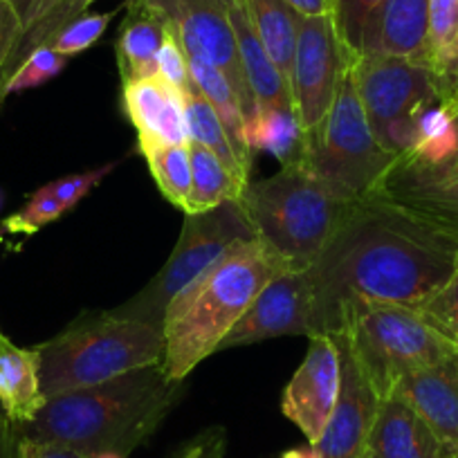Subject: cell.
Instances as JSON below:
<instances>
[{
	"label": "cell",
	"instance_id": "obj_27",
	"mask_svg": "<svg viewBox=\"0 0 458 458\" xmlns=\"http://www.w3.org/2000/svg\"><path fill=\"white\" fill-rule=\"evenodd\" d=\"M427 169H445L458 156V99L436 101L418 117L416 142L404 153Z\"/></svg>",
	"mask_w": 458,
	"mask_h": 458
},
{
	"label": "cell",
	"instance_id": "obj_42",
	"mask_svg": "<svg viewBox=\"0 0 458 458\" xmlns=\"http://www.w3.org/2000/svg\"><path fill=\"white\" fill-rule=\"evenodd\" d=\"M301 16H333L335 0H285Z\"/></svg>",
	"mask_w": 458,
	"mask_h": 458
},
{
	"label": "cell",
	"instance_id": "obj_45",
	"mask_svg": "<svg viewBox=\"0 0 458 458\" xmlns=\"http://www.w3.org/2000/svg\"><path fill=\"white\" fill-rule=\"evenodd\" d=\"M425 169H427V166H425ZM429 171H431V174H436V175H458V156L454 157L452 165L445 166V169H429Z\"/></svg>",
	"mask_w": 458,
	"mask_h": 458
},
{
	"label": "cell",
	"instance_id": "obj_41",
	"mask_svg": "<svg viewBox=\"0 0 458 458\" xmlns=\"http://www.w3.org/2000/svg\"><path fill=\"white\" fill-rule=\"evenodd\" d=\"M227 452V434L220 427L202 431L189 443V458H225Z\"/></svg>",
	"mask_w": 458,
	"mask_h": 458
},
{
	"label": "cell",
	"instance_id": "obj_21",
	"mask_svg": "<svg viewBox=\"0 0 458 458\" xmlns=\"http://www.w3.org/2000/svg\"><path fill=\"white\" fill-rule=\"evenodd\" d=\"M166 19L147 0L126 3L124 23L117 37V65L122 83L148 79L157 74V52L165 38Z\"/></svg>",
	"mask_w": 458,
	"mask_h": 458
},
{
	"label": "cell",
	"instance_id": "obj_52",
	"mask_svg": "<svg viewBox=\"0 0 458 458\" xmlns=\"http://www.w3.org/2000/svg\"><path fill=\"white\" fill-rule=\"evenodd\" d=\"M0 205H3V196H0Z\"/></svg>",
	"mask_w": 458,
	"mask_h": 458
},
{
	"label": "cell",
	"instance_id": "obj_2",
	"mask_svg": "<svg viewBox=\"0 0 458 458\" xmlns=\"http://www.w3.org/2000/svg\"><path fill=\"white\" fill-rule=\"evenodd\" d=\"M182 382L171 380L162 364L138 369L90 389L46 400L32 422L16 434L65 445L83 456L114 452L129 458L174 411Z\"/></svg>",
	"mask_w": 458,
	"mask_h": 458
},
{
	"label": "cell",
	"instance_id": "obj_22",
	"mask_svg": "<svg viewBox=\"0 0 458 458\" xmlns=\"http://www.w3.org/2000/svg\"><path fill=\"white\" fill-rule=\"evenodd\" d=\"M229 19L234 25L236 41H239L241 65H243L245 81H248L250 95L254 99V108H293V90L290 81L284 77L270 55L266 52L263 43L259 41L252 28L245 5L232 7Z\"/></svg>",
	"mask_w": 458,
	"mask_h": 458
},
{
	"label": "cell",
	"instance_id": "obj_40",
	"mask_svg": "<svg viewBox=\"0 0 458 458\" xmlns=\"http://www.w3.org/2000/svg\"><path fill=\"white\" fill-rule=\"evenodd\" d=\"M16 458H88L81 452L50 440L28 438L16 434Z\"/></svg>",
	"mask_w": 458,
	"mask_h": 458
},
{
	"label": "cell",
	"instance_id": "obj_51",
	"mask_svg": "<svg viewBox=\"0 0 458 458\" xmlns=\"http://www.w3.org/2000/svg\"><path fill=\"white\" fill-rule=\"evenodd\" d=\"M452 458H458V449H456V452H454V456Z\"/></svg>",
	"mask_w": 458,
	"mask_h": 458
},
{
	"label": "cell",
	"instance_id": "obj_33",
	"mask_svg": "<svg viewBox=\"0 0 458 458\" xmlns=\"http://www.w3.org/2000/svg\"><path fill=\"white\" fill-rule=\"evenodd\" d=\"M64 214L65 209L55 198L50 184H46V187L37 189L32 198L19 211H14V214L3 220V229L10 232V234L32 236L37 234L38 229L46 227V225L59 220Z\"/></svg>",
	"mask_w": 458,
	"mask_h": 458
},
{
	"label": "cell",
	"instance_id": "obj_9",
	"mask_svg": "<svg viewBox=\"0 0 458 458\" xmlns=\"http://www.w3.org/2000/svg\"><path fill=\"white\" fill-rule=\"evenodd\" d=\"M353 77L377 142L398 157L411 151L420 113L443 101L436 74L416 61L369 55L355 59Z\"/></svg>",
	"mask_w": 458,
	"mask_h": 458
},
{
	"label": "cell",
	"instance_id": "obj_3",
	"mask_svg": "<svg viewBox=\"0 0 458 458\" xmlns=\"http://www.w3.org/2000/svg\"><path fill=\"white\" fill-rule=\"evenodd\" d=\"M285 270L294 267L257 236L232 245L196 276L169 303L162 319V369L166 376L182 382L198 364L218 353L220 342L252 306L257 294Z\"/></svg>",
	"mask_w": 458,
	"mask_h": 458
},
{
	"label": "cell",
	"instance_id": "obj_20",
	"mask_svg": "<svg viewBox=\"0 0 458 458\" xmlns=\"http://www.w3.org/2000/svg\"><path fill=\"white\" fill-rule=\"evenodd\" d=\"M43 404L38 351L16 346L0 328V409L12 425L23 427L38 416Z\"/></svg>",
	"mask_w": 458,
	"mask_h": 458
},
{
	"label": "cell",
	"instance_id": "obj_32",
	"mask_svg": "<svg viewBox=\"0 0 458 458\" xmlns=\"http://www.w3.org/2000/svg\"><path fill=\"white\" fill-rule=\"evenodd\" d=\"M413 310L431 330H436L449 346L458 351V270L447 284L440 285Z\"/></svg>",
	"mask_w": 458,
	"mask_h": 458
},
{
	"label": "cell",
	"instance_id": "obj_44",
	"mask_svg": "<svg viewBox=\"0 0 458 458\" xmlns=\"http://www.w3.org/2000/svg\"><path fill=\"white\" fill-rule=\"evenodd\" d=\"M279 458H321L319 452H317L315 445H308V447H293L281 452Z\"/></svg>",
	"mask_w": 458,
	"mask_h": 458
},
{
	"label": "cell",
	"instance_id": "obj_30",
	"mask_svg": "<svg viewBox=\"0 0 458 458\" xmlns=\"http://www.w3.org/2000/svg\"><path fill=\"white\" fill-rule=\"evenodd\" d=\"M140 153L147 157V165L162 196L187 214L189 198H191L189 144H153V147H140Z\"/></svg>",
	"mask_w": 458,
	"mask_h": 458
},
{
	"label": "cell",
	"instance_id": "obj_47",
	"mask_svg": "<svg viewBox=\"0 0 458 458\" xmlns=\"http://www.w3.org/2000/svg\"><path fill=\"white\" fill-rule=\"evenodd\" d=\"M92 458H126V456H122V454H114V452H104V454H97V456H92Z\"/></svg>",
	"mask_w": 458,
	"mask_h": 458
},
{
	"label": "cell",
	"instance_id": "obj_38",
	"mask_svg": "<svg viewBox=\"0 0 458 458\" xmlns=\"http://www.w3.org/2000/svg\"><path fill=\"white\" fill-rule=\"evenodd\" d=\"M21 41V23L7 0H0V81Z\"/></svg>",
	"mask_w": 458,
	"mask_h": 458
},
{
	"label": "cell",
	"instance_id": "obj_49",
	"mask_svg": "<svg viewBox=\"0 0 458 458\" xmlns=\"http://www.w3.org/2000/svg\"><path fill=\"white\" fill-rule=\"evenodd\" d=\"M364 458H377V456H373V454L367 449V454H364Z\"/></svg>",
	"mask_w": 458,
	"mask_h": 458
},
{
	"label": "cell",
	"instance_id": "obj_48",
	"mask_svg": "<svg viewBox=\"0 0 458 458\" xmlns=\"http://www.w3.org/2000/svg\"><path fill=\"white\" fill-rule=\"evenodd\" d=\"M175 458H189V445H187V447H184L182 452H180L178 456H175Z\"/></svg>",
	"mask_w": 458,
	"mask_h": 458
},
{
	"label": "cell",
	"instance_id": "obj_4",
	"mask_svg": "<svg viewBox=\"0 0 458 458\" xmlns=\"http://www.w3.org/2000/svg\"><path fill=\"white\" fill-rule=\"evenodd\" d=\"M34 349L41 358V389L47 400L162 364L165 335L160 326L106 310L79 317Z\"/></svg>",
	"mask_w": 458,
	"mask_h": 458
},
{
	"label": "cell",
	"instance_id": "obj_43",
	"mask_svg": "<svg viewBox=\"0 0 458 458\" xmlns=\"http://www.w3.org/2000/svg\"><path fill=\"white\" fill-rule=\"evenodd\" d=\"M0 458H16V427L0 418Z\"/></svg>",
	"mask_w": 458,
	"mask_h": 458
},
{
	"label": "cell",
	"instance_id": "obj_29",
	"mask_svg": "<svg viewBox=\"0 0 458 458\" xmlns=\"http://www.w3.org/2000/svg\"><path fill=\"white\" fill-rule=\"evenodd\" d=\"M184 120H187L189 142H196L200 144V147L214 151L229 169L243 180V182H250V171L245 169V166L241 165L239 157H236L218 113H216V110L211 108L209 101L196 90V86H193L191 92L184 95Z\"/></svg>",
	"mask_w": 458,
	"mask_h": 458
},
{
	"label": "cell",
	"instance_id": "obj_19",
	"mask_svg": "<svg viewBox=\"0 0 458 458\" xmlns=\"http://www.w3.org/2000/svg\"><path fill=\"white\" fill-rule=\"evenodd\" d=\"M369 452L377 458H452L456 449L447 447L400 395L389 394L377 407Z\"/></svg>",
	"mask_w": 458,
	"mask_h": 458
},
{
	"label": "cell",
	"instance_id": "obj_11",
	"mask_svg": "<svg viewBox=\"0 0 458 458\" xmlns=\"http://www.w3.org/2000/svg\"><path fill=\"white\" fill-rule=\"evenodd\" d=\"M178 32L184 52L191 59L218 68L229 79L245 108V117L254 113V99L241 65L239 41L229 12L218 0H147Z\"/></svg>",
	"mask_w": 458,
	"mask_h": 458
},
{
	"label": "cell",
	"instance_id": "obj_16",
	"mask_svg": "<svg viewBox=\"0 0 458 458\" xmlns=\"http://www.w3.org/2000/svg\"><path fill=\"white\" fill-rule=\"evenodd\" d=\"M391 394L400 395L447 447L458 449V351L400 377Z\"/></svg>",
	"mask_w": 458,
	"mask_h": 458
},
{
	"label": "cell",
	"instance_id": "obj_37",
	"mask_svg": "<svg viewBox=\"0 0 458 458\" xmlns=\"http://www.w3.org/2000/svg\"><path fill=\"white\" fill-rule=\"evenodd\" d=\"M120 166V160L108 162V165L99 166V169H90V171H81V174H72V175H65V178L55 180L50 182L52 193H55L56 200L61 202V207L68 211H72L88 193L92 191L95 187H99L101 182L106 180V175L113 174L114 169Z\"/></svg>",
	"mask_w": 458,
	"mask_h": 458
},
{
	"label": "cell",
	"instance_id": "obj_36",
	"mask_svg": "<svg viewBox=\"0 0 458 458\" xmlns=\"http://www.w3.org/2000/svg\"><path fill=\"white\" fill-rule=\"evenodd\" d=\"M157 74H160L165 81H169L171 86L182 90L184 95L193 90L191 74H189L187 52H184L178 32H175L174 25H171L169 21H166L165 38H162L160 52H157Z\"/></svg>",
	"mask_w": 458,
	"mask_h": 458
},
{
	"label": "cell",
	"instance_id": "obj_35",
	"mask_svg": "<svg viewBox=\"0 0 458 458\" xmlns=\"http://www.w3.org/2000/svg\"><path fill=\"white\" fill-rule=\"evenodd\" d=\"M385 0H335V25L342 37L344 46L351 52L353 59L360 56V46H362V32L369 16L382 5Z\"/></svg>",
	"mask_w": 458,
	"mask_h": 458
},
{
	"label": "cell",
	"instance_id": "obj_13",
	"mask_svg": "<svg viewBox=\"0 0 458 458\" xmlns=\"http://www.w3.org/2000/svg\"><path fill=\"white\" fill-rule=\"evenodd\" d=\"M342 389V349L330 335H315L308 353L281 395V413L306 436L319 443Z\"/></svg>",
	"mask_w": 458,
	"mask_h": 458
},
{
	"label": "cell",
	"instance_id": "obj_8",
	"mask_svg": "<svg viewBox=\"0 0 458 458\" xmlns=\"http://www.w3.org/2000/svg\"><path fill=\"white\" fill-rule=\"evenodd\" d=\"M257 229L250 223L241 202L229 200L200 214H184L180 239L165 267L122 306L113 308V315L140 319L162 328V319L169 303L200 276L211 263L218 261L232 245L257 239Z\"/></svg>",
	"mask_w": 458,
	"mask_h": 458
},
{
	"label": "cell",
	"instance_id": "obj_26",
	"mask_svg": "<svg viewBox=\"0 0 458 458\" xmlns=\"http://www.w3.org/2000/svg\"><path fill=\"white\" fill-rule=\"evenodd\" d=\"M427 65L443 101L458 99V0H429Z\"/></svg>",
	"mask_w": 458,
	"mask_h": 458
},
{
	"label": "cell",
	"instance_id": "obj_14",
	"mask_svg": "<svg viewBox=\"0 0 458 458\" xmlns=\"http://www.w3.org/2000/svg\"><path fill=\"white\" fill-rule=\"evenodd\" d=\"M330 337L337 339L342 349V389L333 416L315 447L321 458H364L382 398L364 376L346 339L342 335Z\"/></svg>",
	"mask_w": 458,
	"mask_h": 458
},
{
	"label": "cell",
	"instance_id": "obj_5",
	"mask_svg": "<svg viewBox=\"0 0 458 458\" xmlns=\"http://www.w3.org/2000/svg\"><path fill=\"white\" fill-rule=\"evenodd\" d=\"M239 202L257 234L294 270L315 266L358 205L301 165L281 166L279 174L250 182Z\"/></svg>",
	"mask_w": 458,
	"mask_h": 458
},
{
	"label": "cell",
	"instance_id": "obj_39",
	"mask_svg": "<svg viewBox=\"0 0 458 458\" xmlns=\"http://www.w3.org/2000/svg\"><path fill=\"white\" fill-rule=\"evenodd\" d=\"M14 10V14L19 16L21 23V38L25 34H30L32 30H37L56 7L64 3V0H7ZM21 43V41H19ZM19 47V46H16Z\"/></svg>",
	"mask_w": 458,
	"mask_h": 458
},
{
	"label": "cell",
	"instance_id": "obj_15",
	"mask_svg": "<svg viewBox=\"0 0 458 458\" xmlns=\"http://www.w3.org/2000/svg\"><path fill=\"white\" fill-rule=\"evenodd\" d=\"M369 198L458 239V175H436L400 156Z\"/></svg>",
	"mask_w": 458,
	"mask_h": 458
},
{
	"label": "cell",
	"instance_id": "obj_10",
	"mask_svg": "<svg viewBox=\"0 0 458 458\" xmlns=\"http://www.w3.org/2000/svg\"><path fill=\"white\" fill-rule=\"evenodd\" d=\"M355 59L344 46L333 16H303L290 74L293 108L303 131L324 120L339 79Z\"/></svg>",
	"mask_w": 458,
	"mask_h": 458
},
{
	"label": "cell",
	"instance_id": "obj_12",
	"mask_svg": "<svg viewBox=\"0 0 458 458\" xmlns=\"http://www.w3.org/2000/svg\"><path fill=\"white\" fill-rule=\"evenodd\" d=\"M288 335L315 337V294L308 270H285L275 276L220 342L218 351Z\"/></svg>",
	"mask_w": 458,
	"mask_h": 458
},
{
	"label": "cell",
	"instance_id": "obj_50",
	"mask_svg": "<svg viewBox=\"0 0 458 458\" xmlns=\"http://www.w3.org/2000/svg\"><path fill=\"white\" fill-rule=\"evenodd\" d=\"M0 418H7V416H5V413H3V409H0Z\"/></svg>",
	"mask_w": 458,
	"mask_h": 458
},
{
	"label": "cell",
	"instance_id": "obj_18",
	"mask_svg": "<svg viewBox=\"0 0 458 458\" xmlns=\"http://www.w3.org/2000/svg\"><path fill=\"white\" fill-rule=\"evenodd\" d=\"M427 38L429 0H385L364 25L360 56H400L427 65Z\"/></svg>",
	"mask_w": 458,
	"mask_h": 458
},
{
	"label": "cell",
	"instance_id": "obj_6",
	"mask_svg": "<svg viewBox=\"0 0 458 458\" xmlns=\"http://www.w3.org/2000/svg\"><path fill=\"white\" fill-rule=\"evenodd\" d=\"M395 160L398 156L386 151L373 135L351 64L339 79L326 117L315 129L306 131L301 166L324 180L339 196L364 200Z\"/></svg>",
	"mask_w": 458,
	"mask_h": 458
},
{
	"label": "cell",
	"instance_id": "obj_25",
	"mask_svg": "<svg viewBox=\"0 0 458 458\" xmlns=\"http://www.w3.org/2000/svg\"><path fill=\"white\" fill-rule=\"evenodd\" d=\"M187 59L193 86H196V90L209 101L211 108L218 113L236 157H239L241 165L250 171V165H252V151H250L248 142H245V108L243 104H241L239 95H236V90L232 88L229 79L225 77L218 68H214V65L205 64V61L200 59H191V56H187Z\"/></svg>",
	"mask_w": 458,
	"mask_h": 458
},
{
	"label": "cell",
	"instance_id": "obj_34",
	"mask_svg": "<svg viewBox=\"0 0 458 458\" xmlns=\"http://www.w3.org/2000/svg\"><path fill=\"white\" fill-rule=\"evenodd\" d=\"M117 12H104V14H92V12H83L77 19L70 21L59 34L50 41V47L64 56H77L81 52L90 50L104 32L108 30L110 21L114 19Z\"/></svg>",
	"mask_w": 458,
	"mask_h": 458
},
{
	"label": "cell",
	"instance_id": "obj_31",
	"mask_svg": "<svg viewBox=\"0 0 458 458\" xmlns=\"http://www.w3.org/2000/svg\"><path fill=\"white\" fill-rule=\"evenodd\" d=\"M65 64H68V56L59 55V52L52 50L50 46L37 47V50L30 52L23 59V64L10 74L5 86L0 88V104H3L7 97L32 90V88H38L41 83L55 79L56 74L65 68Z\"/></svg>",
	"mask_w": 458,
	"mask_h": 458
},
{
	"label": "cell",
	"instance_id": "obj_28",
	"mask_svg": "<svg viewBox=\"0 0 458 458\" xmlns=\"http://www.w3.org/2000/svg\"><path fill=\"white\" fill-rule=\"evenodd\" d=\"M189 157H191V198H189L187 214H200L223 202L241 200L250 182H243L214 151L189 142Z\"/></svg>",
	"mask_w": 458,
	"mask_h": 458
},
{
	"label": "cell",
	"instance_id": "obj_23",
	"mask_svg": "<svg viewBox=\"0 0 458 458\" xmlns=\"http://www.w3.org/2000/svg\"><path fill=\"white\" fill-rule=\"evenodd\" d=\"M245 142L250 151H267L281 166H299L306 151V131L290 108H254L245 117Z\"/></svg>",
	"mask_w": 458,
	"mask_h": 458
},
{
	"label": "cell",
	"instance_id": "obj_24",
	"mask_svg": "<svg viewBox=\"0 0 458 458\" xmlns=\"http://www.w3.org/2000/svg\"><path fill=\"white\" fill-rule=\"evenodd\" d=\"M252 28L270 59L290 81L297 50L299 25L303 16L285 0H245Z\"/></svg>",
	"mask_w": 458,
	"mask_h": 458
},
{
	"label": "cell",
	"instance_id": "obj_46",
	"mask_svg": "<svg viewBox=\"0 0 458 458\" xmlns=\"http://www.w3.org/2000/svg\"><path fill=\"white\" fill-rule=\"evenodd\" d=\"M218 3L225 7V10H232V7L245 5V0H218Z\"/></svg>",
	"mask_w": 458,
	"mask_h": 458
},
{
	"label": "cell",
	"instance_id": "obj_17",
	"mask_svg": "<svg viewBox=\"0 0 458 458\" xmlns=\"http://www.w3.org/2000/svg\"><path fill=\"white\" fill-rule=\"evenodd\" d=\"M124 113L138 131V148L153 144H189L184 92L156 74L124 83Z\"/></svg>",
	"mask_w": 458,
	"mask_h": 458
},
{
	"label": "cell",
	"instance_id": "obj_1",
	"mask_svg": "<svg viewBox=\"0 0 458 458\" xmlns=\"http://www.w3.org/2000/svg\"><path fill=\"white\" fill-rule=\"evenodd\" d=\"M458 270V239L376 200H358L315 266V335H335L353 301L418 308Z\"/></svg>",
	"mask_w": 458,
	"mask_h": 458
},
{
	"label": "cell",
	"instance_id": "obj_7",
	"mask_svg": "<svg viewBox=\"0 0 458 458\" xmlns=\"http://www.w3.org/2000/svg\"><path fill=\"white\" fill-rule=\"evenodd\" d=\"M335 335L346 339L380 398L394 391L400 377L431 367L456 351L413 308L395 303H349L339 315Z\"/></svg>",
	"mask_w": 458,
	"mask_h": 458
}]
</instances>
